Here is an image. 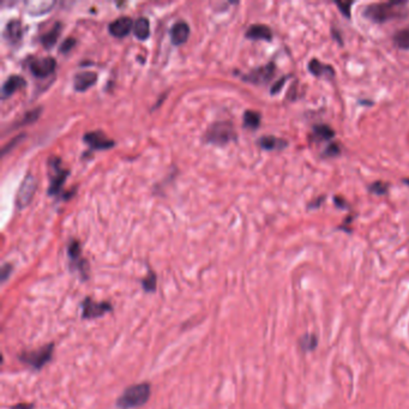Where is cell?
I'll use <instances>...</instances> for the list:
<instances>
[{"instance_id": "obj_15", "label": "cell", "mask_w": 409, "mask_h": 409, "mask_svg": "<svg viewBox=\"0 0 409 409\" xmlns=\"http://www.w3.org/2000/svg\"><path fill=\"white\" fill-rule=\"evenodd\" d=\"M25 84H27V82H25V80L22 77V76H18V75L10 76V77L5 81L4 84H2L1 98L2 100H5V98H10L15 91L23 88V86H25Z\"/></svg>"}, {"instance_id": "obj_33", "label": "cell", "mask_w": 409, "mask_h": 409, "mask_svg": "<svg viewBox=\"0 0 409 409\" xmlns=\"http://www.w3.org/2000/svg\"><path fill=\"white\" fill-rule=\"evenodd\" d=\"M288 78H289V76H284V77L280 78V80H278V82L275 83V84L271 86V90H270L271 95H275V94H278V91H280L282 89V86L286 84V82L288 81Z\"/></svg>"}, {"instance_id": "obj_32", "label": "cell", "mask_w": 409, "mask_h": 409, "mask_svg": "<svg viewBox=\"0 0 409 409\" xmlns=\"http://www.w3.org/2000/svg\"><path fill=\"white\" fill-rule=\"evenodd\" d=\"M75 45H76V40L73 39V37H68V39H66L65 41L60 45V52L62 53L70 52Z\"/></svg>"}, {"instance_id": "obj_5", "label": "cell", "mask_w": 409, "mask_h": 409, "mask_svg": "<svg viewBox=\"0 0 409 409\" xmlns=\"http://www.w3.org/2000/svg\"><path fill=\"white\" fill-rule=\"evenodd\" d=\"M113 311V305L108 301H94L90 296H86L82 301V318L91 319L101 318L105 314Z\"/></svg>"}, {"instance_id": "obj_1", "label": "cell", "mask_w": 409, "mask_h": 409, "mask_svg": "<svg viewBox=\"0 0 409 409\" xmlns=\"http://www.w3.org/2000/svg\"><path fill=\"white\" fill-rule=\"evenodd\" d=\"M406 5L407 1H388L368 5L364 10V17L368 21L382 24L393 18L405 16L403 6Z\"/></svg>"}, {"instance_id": "obj_17", "label": "cell", "mask_w": 409, "mask_h": 409, "mask_svg": "<svg viewBox=\"0 0 409 409\" xmlns=\"http://www.w3.org/2000/svg\"><path fill=\"white\" fill-rule=\"evenodd\" d=\"M5 39L11 43H17L21 41L23 36V24L18 19H12L6 24L4 32Z\"/></svg>"}, {"instance_id": "obj_28", "label": "cell", "mask_w": 409, "mask_h": 409, "mask_svg": "<svg viewBox=\"0 0 409 409\" xmlns=\"http://www.w3.org/2000/svg\"><path fill=\"white\" fill-rule=\"evenodd\" d=\"M142 287L147 293H154L156 291V274L149 271L148 275L142 280Z\"/></svg>"}, {"instance_id": "obj_35", "label": "cell", "mask_w": 409, "mask_h": 409, "mask_svg": "<svg viewBox=\"0 0 409 409\" xmlns=\"http://www.w3.org/2000/svg\"><path fill=\"white\" fill-rule=\"evenodd\" d=\"M23 137H24V133H22L21 136L16 137V138H14V141L11 142V146H9V144H7V146H5V147H4V149H2V154L5 155V154H6L7 151L10 150V149H12V147L15 146V143H17V142H18V141H21V139L23 138Z\"/></svg>"}, {"instance_id": "obj_27", "label": "cell", "mask_w": 409, "mask_h": 409, "mask_svg": "<svg viewBox=\"0 0 409 409\" xmlns=\"http://www.w3.org/2000/svg\"><path fill=\"white\" fill-rule=\"evenodd\" d=\"M41 112H42V108H35V109H33V111L28 112V113L24 114L22 120H19L18 123L15 124V126L12 129H16V128H18V126L29 125V124L34 123V121H36L37 119H39Z\"/></svg>"}, {"instance_id": "obj_12", "label": "cell", "mask_w": 409, "mask_h": 409, "mask_svg": "<svg viewBox=\"0 0 409 409\" xmlns=\"http://www.w3.org/2000/svg\"><path fill=\"white\" fill-rule=\"evenodd\" d=\"M133 22L130 17H119V18L114 19L113 22L109 23L108 30L109 34L114 37H121L128 36L132 29H133Z\"/></svg>"}, {"instance_id": "obj_6", "label": "cell", "mask_w": 409, "mask_h": 409, "mask_svg": "<svg viewBox=\"0 0 409 409\" xmlns=\"http://www.w3.org/2000/svg\"><path fill=\"white\" fill-rule=\"evenodd\" d=\"M36 180L33 177V174L28 173L25 178L23 179L21 186H19L18 192L16 197V205L18 209H24L25 207L30 204L33 197H34L35 191H36Z\"/></svg>"}, {"instance_id": "obj_8", "label": "cell", "mask_w": 409, "mask_h": 409, "mask_svg": "<svg viewBox=\"0 0 409 409\" xmlns=\"http://www.w3.org/2000/svg\"><path fill=\"white\" fill-rule=\"evenodd\" d=\"M49 164L52 166L54 174L50 175V185L48 187V195H57L62 190L63 185H64L66 178L68 175V172L60 167L59 157H52L49 160Z\"/></svg>"}, {"instance_id": "obj_7", "label": "cell", "mask_w": 409, "mask_h": 409, "mask_svg": "<svg viewBox=\"0 0 409 409\" xmlns=\"http://www.w3.org/2000/svg\"><path fill=\"white\" fill-rule=\"evenodd\" d=\"M275 64L274 63H269V64L261 66V67L255 68V70L250 71L247 75L243 76V80L246 82L253 83V84H266L271 78L275 75Z\"/></svg>"}, {"instance_id": "obj_39", "label": "cell", "mask_w": 409, "mask_h": 409, "mask_svg": "<svg viewBox=\"0 0 409 409\" xmlns=\"http://www.w3.org/2000/svg\"><path fill=\"white\" fill-rule=\"evenodd\" d=\"M405 182H406V184L409 185V179H405Z\"/></svg>"}, {"instance_id": "obj_10", "label": "cell", "mask_w": 409, "mask_h": 409, "mask_svg": "<svg viewBox=\"0 0 409 409\" xmlns=\"http://www.w3.org/2000/svg\"><path fill=\"white\" fill-rule=\"evenodd\" d=\"M67 255L70 257L71 264L80 271L83 280H88V262L81 258V245L77 240L70 241L67 246Z\"/></svg>"}, {"instance_id": "obj_38", "label": "cell", "mask_w": 409, "mask_h": 409, "mask_svg": "<svg viewBox=\"0 0 409 409\" xmlns=\"http://www.w3.org/2000/svg\"><path fill=\"white\" fill-rule=\"evenodd\" d=\"M324 198L325 197H321V198H318V199H317V200H314V202H316V203H311V204H310V208H317V207H319V205H321V200H324Z\"/></svg>"}, {"instance_id": "obj_19", "label": "cell", "mask_w": 409, "mask_h": 409, "mask_svg": "<svg viewBox=\"0 0 409 409\" xmlns=\"http://www.w3.org/2000/svg\"><path fill=\"white\" fill-rule=\"evenodd\" d=\"M62 27H63L62 23L57 22L54 25H53V28L49 30V32L45 33V34L41 35L40 41H41L42 45L45 46V48L49 49V48H52L53 46L57 43L60 34H62Z\"/></svg>"}, {"instance_id": "obj_22", "label": "cell", "mask_w": 409, "mask_h": 409, "mask_svg": "<svg viewBox=\"0 0 409 409\" xmlns=\"http://www.w3.org/2000/svg\"><path fill=\"white\" fill-rule=\"evenodd\" d=\"M258 144L261 148L265 149V150H281V149L286 148L287 142L283 139L278 138L274 136H264L259 138Z\"/></svg>"}, {"instance_id": "obj_25", "label": "cell", "mask_w": 409, "mask_h": 409, "mask_svg": "<svg viewBox=\"0 0 409 409\" xmlns=\"http://www.w3.org/2000/svg\"><path fill=\"white\" fill-rule=\"evenodd\" d=\"M261 125V114L255 111H246L244 113V126L251 130H256Z\"/></svg>"}, {"instance_id": "obj_23", "label": "cell", "mask_w": 409, "mask_h": 409, "mask_svg": "<svg viewBox=\"0 0 409 409\" xmlns=\"http://www.w3.org/2000/svg\"><path fill=\"white\" fill-rule=\"evenodd\" d=\"M133 34L138 40H147L150 35V24L146 17H139L133 25Z\"/></svg>"}, {"instance_id": "obj_31", "label": "cell", "mask_w": 409, "mask_h": 409, "mask_svg": "<svg viewBox=\"0 0 409 409\" xmlns=\"http://www.w3.org/2000/svg\"><path fill=\"white\" fill-rule=\"evenodd\" d=\"M341 154V148L337 143H330L323 152L324 157H334Z\"/></svg>"}, {"instance_id": "obj_34", "label": "cell", "mask_w": 409, "mask_h": 409, "mask_svg": "<svg viewBox=\"0 0 409 409\" xmlns=\"http://www.w3.org/2000/svg\"><path fill=\"white\" fill-rule=\"evenodd\" d=\"M11 271H12V265L9 263H5L4 265L1 266V282L4 283L5 281L9 278V276L11 275Z\"/></svg>"}, {"instance_id": "obj_9", "label": "cell", "mask_w": 409, "mask_h": 409, "mask_svg": "<svg viewBox=\"0 0 409 409\" xmlns=\"http://www.w3.org/2000/svg\"><path fill=\"white\" fill-rule=\"evenodd\" d=\"M57 67V62L54 58L46 57L41 59H33L30 60L29 68L30 72L37 78H46L54 72Z\"/></svg>"}, {"instance_id": "obj_36", "label": "cell", "mask_w": 409, "mask_h": 409, "mask_svg": "<svg viewBox=\"0 0 409 409\" xmlns=\"http://www.w3.org/2000/svg\"><path fill=\"white\" fill-rule=\"evenodd\" d=\"M11 409H34L33 403H19V405L12 406Z\"/></svg>"}, {"instance_id": "obj_18", "label": "cell", "mask_w": 409, "mask_h": 409, "mask_svg": "<svg viewBox=\"0 0 409 409\" xmlns=\"http://www.w3.org/2000/svg\"><path fill=\"white\" fill-rule=\"evenodd\" d=\"M309 71L316 77L332 78L335 76V70L332 66L325 65L318 59H312L309 63Z\"/></svg>"}, {"instance_id": "obj_30", "label": "cell", "mask_w": 409, "mask_h": 409, "mask_svg": "<svg viewBox=\"0 0 409 409\" xmlns=\"http://www.w3.org/2000/svg\"><path fill=\"white\" fill-rule=\"evenodd\" d=\"M335 4H336V6L339 7L340 12H341L344 17H347V18H350V17H352V10H350L353 5L352 1H336Z\"/></svg>"}, {"instance_id": "obj_2", "label": "cell", "mask_w": 409, "mask_h": 409, "mask_svg": "<svg viewBox=\"0 0 409 409\" xmlns=\"http://www.w3.org/2000/svg\"><path fill=\"white\" fill-rule=\"evenodd\" d=\"M151 395V387L149 383H139L131 385L123 391L116 400L115 405L119 409H133L146 405Z\"/></svg>"}, {"instance_id": "obj_16", "label": "cell", "mask_w": 409, "mask_h": 409, "mask_svg": "<svg viewBox=\"0 0 409 409\" xmlns=\"http://www.w3.org/2000/svg\"><path fill=\"white\" fill-rule=\"evenodd\" d=\"M246 37L250 40H264V41H271L273 39V32L268 25L264 24H253L248 27L246 32Z\"/></svg>"}, {"instance_id": "obj_3", "label": "cell", "mask_w": 409, "mask_h": 409, "mask_svg": "<svg viewBox=\"0 0 409 409\" xmlns=\"http://www.w3.org/2000/svg\"><path fill=\"white\" fill-rule=\"evenodd\" d=\"M53 353H54V344H48L39 349L21 353L18 355V360L27 366L40 371L52 360Z\"/></svg>"}, {"instance_id": "obj_24", "label": "cell", "mask_w": 409, "mask_h": 409, "mask_svg": "<svg viewBox=\"0 0 409 409\" xmlns=\"http://www.w3.org/2000/svg\"><path fill=\"white\" fill-rule=\"evenodd\" d=\"M393 45L400 49H409V25L395 33L393 37Z\"/></svg>"}, {"instance_id": "obj_11", "label": "cell", "mask_w": 409, "mask_h": 409, "mask_svg": "<svg viewBox=\"0 0 409 409\" xmlns=\"http://www.w3.org/2000/svg\"><path fill=\"white\" fill-rule=\"evenodd\" d=\"M84 142L89 147L96 150H106V149H111L115 146L113 139L108 138L103 132L101 131H93L88 132L83 137Z\"/></svg>"}, {"instance_id": "obj_20", "label": "cell", "mask_w": 409, "mask_h": 409, "mask_svg": "<svg viewBox=\"0 0 409 409\" xmlns=\"http://www.w3.org/2000/svg\"><path fill=\"white\" fill-rule=\"evenodd\" d=\"M55 5L54 1H27L25 7H27L28 14L33 16H41V15L47 14L50 11L53 6Z\"/></svg>"}, {"instance_id": "obj_29", "label": "cell", "mask_w": 409, "mask_h": 409, "mask_svg": "<svg viewBox=\"0 0 409 409\" xmlns=\"http://www.w3.org/2000/svg\"><path fill=\"white\" fill-rule=\"evenodd\" d=\"M388 190H389V184L384 181H375L373 184H371L370 186H368V191H370L371 194L379 195V196L387 195Z\"/></svg>"}, {"instance_id": "obj_37", "label": "cell", "mask_w": 409, "mask_h": 409, "mask_svg": "<svg viewBox=\"0 0 409 409\" xmlns=\"http://www.w3.org/2000/svg\"><path fill=\"white\" fill-rule=\"evenodd\" d=\"M335 203H336L337 207H340V208H345V203H344V200L342 199V198H340V197H335Z\"/></svg>"}, {"instance_id": "obj_21", "label": "cell", "mask_w": 409, "mask_h": 409, "mask_svg": "<svg viewBox=\"0 0 409 409\" xmlns=\"http://www.w3.org/2000/svg\"><path fill=\"white\" fill-rule=\"evenodd\" d=\"M335 131L330 126L325 124H319L312 128V141L313 142H325L334 138Z\"/></svg>"}, {"instance_id": "obj_4", "label": "cell", "mask_w": 409, "mask_h": 409, "mask_svg": "<svg viewBox=\"0 0 409 409\" xmlns=\"http://www.w3.org/2000/svg\"><path fill=\"white\" fill-rule=\"evenodd\" d=\"M235 131L229 121H217L212 124L205 133V141L216 146H226L235 139Z\"/></svg>"}, {"instance_id": "obj_26", "label": "cell", "mask_w": 409, "mask_h": 409, "mask_svg": "<svg viewBox=\"0 0 409 409\" xmlns=\"http://www.w3.org/2000/svg\"><path fill=\"white\" fill-rule=\"evenodd\" d=\"M318 345V339L314 334H305L300 339V347L305 352L314 350Z\"/></svg>"}, {"instance_id": "obj_14", "label": "cell", "mask_w": 409, "mask_h": 409, "mask_svg": "<svg viewBox=\"0 0 409 409\" xmlns=\"http://www.w3.org/2000/svg\"><path fill=\"white\" fill-rule=\"evenodd\" d=\"M190 27L186 22L179 21L173 24L171 28V40L173 45L180 46L185 43L189 39Z\"/></svg>"}, {"instance_id": "obj_13", "label": "cell", "mask_w": 409, "mask_h": 409, "mask_svg": "<svg viewBox=\"0 0 409 409\" xmlns=\"http://www.w3.org/2000/svg\"><path fill=\"white\" fill-rule=\"evenodd\" d=\"M98 81V73L93 71H84L80 72L73 78V88L77 91H85L86 89L94 85Z\"/></svg>"}]
</instances>
